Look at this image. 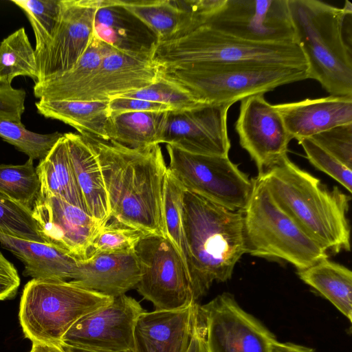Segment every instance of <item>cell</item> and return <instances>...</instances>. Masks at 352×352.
I'll list each match as a JSON object with an SVG mask.
<instances>
[{
  "label": "cell",
  "mask_w": 352,
  "mask_h": 352,
  "mask_svg": "<svg viewBox=\"0 0 352 352\" xmlns=\"http://www.w3.org/2000/svg\"><path fill=\"white\" fill-rule=\"evenodd\" d=\"M36 170L40 183L38 195L59 197L87 212L64 133L47 155L39 160Z\"/></svg>",
  "instance_id": "26"
},
{
  "label": "cell",
  "mask_w": 352,
  "mask_h": 352,
  "mask_svg": "<svg viewBox=\"0 0 352 352\" xmlns=\"http://www.w3.org/2000/svg\"><path fill=\"white\" fill-rule=\"evenodd\" d=\"M170 173L188 190L233 210H243L253 181L228 156L188 153L166 144Z\"/></svg>",
  "instance_id": "9"
},
{
  "label": "cell",
  "mask_w": 352,
  "mask_h": 352,
  "mask_svg": "<svg viewBox=\"0 0 352 352\" xmlns=\"http://www.w3.org/2000/svg\"><path fill=\"white\" fill-rule=\"evenodd\" d=\"M298 275L351 322L352 272L349 268L326 258L298 270Z\"/></svg>",
  "instance_id": "28"
},
{
  "label": "cell",
  "mask_w": 352,
  "mask_h": 352,
  "mask_svg": "<svg viewBox=\"0 0 352 352\" xmlns=\"http://www.w3.org/2000/svg\"><path fill=\"white\" fill-rule=\"evenodd\" d=\"M81 135L98 158L110 219L148 234L166 236L164 196L168 167L160 144L133 148L89 133Z\"/></svg>",
  "instance_id": "1"
},
{
  "label": "cell",
  "mask_w": 352,
  "mask_h": 352,
  "mask_svg": "<svg viewBox=\"0 0 352 352\" xmlns=\"http://www.w3.org/2000/svg\"><path fill=\"white\" fill-rule=\"evenodd\" d=\"M19 285L17 270L0 252V300L14 298Z\"/></svg>",
  "instance_id": "43"
},
{
  "label": "cell",
  "mask_w": 352,
  "mask_h": 352,
  "mask_svg": "<svg viewBox=\"0 0 352 352\" xmlns=\"http://www.w3.org/2000/svg\"><path fill=\"white\" fill-rule=\"evenodd\" d=\"M67 352H112V351H98V350H93L88 349L81 347L77 346H63ZM123 352H133V351H123Z\"/></svg>",
  "instance_id": "47"
},
{
  "label": "cell",
  "mask_w": 352,
  "mask_h": 352,
  "mask_svg": "<svg viewBox=\"0 0 352 352\" xmlns=\"http://www.w3.org/2000/svg\"><path fill=\"white\" fill-rule=\"evenodd\" d=\"M144 311L131 296L114 297L107 305L77 320L64 335L61 344L104 351H133L135 323Z\"/></svg>",
  "instance_id": "14"
},
{
  "label": "cell",
  "mask_w": 352,
  "mask_h": 352,
  "mask_svg": "<svg viewBox=\"0 0 352 352\" xmlns=\"http://www.w3.org/2000/svg\"><path fill=\"white\" fill-rule=\"evenodd\" d=\"M108 107L110 116L126 112L173 111L170 107L164 104L124 97L110 100Z\"/></svg>",
  "instance_id": "42"
},
{
  "label": "cell",
  "mask_w": 352,
  "mask_h": 352,
  "mask_svg": "<svg viewBox=\"0 0 352 352\" xmlns=\"http://www.w3.org/2000/svg\"><path fill=\"white\" fill-rule=\"evenodd\" d=\"M230 107L206 104L168 111L162 143L194 154L228 156L230 142L227 115Z\"/></svg>",
  "instance_id": "17"
},
{
  "label": "cell",
  "mask_w": 352,
  "mask_h": 352,
  "mask_svg": "<svg viewBox=\"0 0 352 352\" xmlns=\"http://www.w3.org/2000/svg\"><path fill=\"white\" fill-rule=\"evenodd\" d=\"M184 190V188L168 169L164 196L165 234L176 248L189 276V256L183 223Z\"/></svg>",
  "instance_id": "32"
},
{
  "label": "cell",
  "mask_w": 352,
  "mask_h": 352,
  "mask_svg": "<svg viewBox=\"0 0 352 352\" xmlns=\"http://www.w3.org/2000/svg\"><path fill=\"white\" fill-rule=\"evenodd\" d=\"M26 15L35 37L36 56L50 43L56 28L60 0H12Z\"/></svg>",
  "instance_id": "35"
},
{
  "label": "cell",
  "mask_w": 352,
  "mask_h": 352,
  "mask_svg": "<svg viewBox=\"0 0 352 352\" xmlns=\"http://www.w3.org/2000/svg\"><path fill=\"white\" fill-rule=\"evenodd\" d=\"M120 97L164 104L173 111H184L206 104L180 85L162 76L160 72L159 78L153 84Z\"/></svg>",
  "instance_id": "37"
},
{
  "label": "cell",
  "mask_w": 352,
  "mask_h": 352,
  "mask_svg": "<svg viewBox=\"0 0 352 352\" xmlns=\"http://www.w3.org/2000/svg\"><path fill=\"white\" fill-rule=\"evenodd\" d=\"M37 231L45 243L78 261L87 259L90 246L102 226L82 209L63 199L38 195L32 208Z\"/></svg>",
  "instance_id": "18"
},
{
  "label": "cell",
  "mask_w": 352,
  "mask_h": 352,
  "mask_svg": "<svg viewBox=\"0 0 352 352\" xmlns=\"http://www.w3.org/2000/svg\"><path fill=\"white\" fill-rule=\"evenodd\" d=\"M30 352H67L62 345L33 342Z\"/></svg>",
  "instance_id": "46"
},
{
  "label": "cell",
  "mask_w": 352,
  "mask_h": 352,
  "mask_svg": "<svg viewBox=\"0 0 352 352\" xmlns=\"http://www.w3.org/2000/svg\"><path fill=\"white\" fill-rule=\"evenodd\" d=\"M113 50L114 48L94 35L85 52L70 70L56 78L34 84V96L38 100H60L89 76Z\"/></svg>",
  "instance_id": "30"
},
{
  "label": "cell",
  "mask_w": 352,
  "mask_h": 352,
  "mask_svg": "<svg viewBox=\"0 0 352 352\" xmlns=\"http://www.w3.org/2000/svg\"><path fill=\"white\" fill-rule=\"evenodd\" d=\"M113 299L72 280L32 278L21 297L19 322L32 342L62 345L64 335L77 320Z\"/></svg>",
  "instance_id": "7"
},
{
  "label": "cell",
  "mask_w": 352,
  "mask_h": 352,
  "mask_svg": "<svg viewBox=\"0 0 352 352\" xmlns=\"http://www.w3.org/2000/svg\"><path fill=\"white\" fill-rule=\"evenodd\" d=\"M155 36L157 43L174 39L204 25L189 0H117Z\"/></svg>",
  "instance_id": "23"
},
{
  "label": "cell",
  "mask_w": 352,
  "mask_h": 352,
  "mask_svg": "<svg viewBox=\"0 0 352 352\" xmlns=\"http://www.w3.org/2000/svg\"><path fill=\"white\" fill-rule=\"evenodd\" d=\"M292 139L300 140L352 124V96H329L274 104Z\"/></svg>",
  "instance_id": "20"
},
{
  "label": "cell",
  "mask_w": 352,
  "mask_h": 352,
  "mask_svg": "<svg viewBox=\"0 0 352 352\" xmlns=\"http://www.w3.org/2000/svg\"><path fill=\"white\" fill-rule=\"evenodd\" d=\"M153 60L160 71L204 65L255 64L307 67L296 43H263L244 40L207 25L172 40L158 42Z\"/></svg>",
  "instance_id": "5"
},
{
  "label": "cell",
  "mask_w": 352,
  "mask_h": 352,
  "mask_svg": "<svg viewBox=\"0 0 352 352\" xmlns=\"http://www.w3.org/2000/svg\"><path fill=\"white\" fill-rule=\"evenodd\" d=\"M148 233L122 224L112 219L102 226L94 239L87 258L99 254H116L133 251Z\"/></svg>",
  "instance_id": "36"
},
{
  "label": "cell",
  "mask_w": 352,
  "mask_h": 352,
  "mask_svg": "<svg viewBox=\"0 0 352 352\" xmlns=\"http://www.w3.org/2000/svg\"><path fill=\"white\" fill-rule=\"evenodd\" d=\"M0 244L23 263L25 276L65 281L76 277L80 261L52 244L24 240L1 232Z\"/></svg>",
  "instance_id": "24"
},
{
  "label": "cell",
  "mask_w": 352,
  "mask_h": 352,
  "mask_svg": "<svg viewBox=\"0 0 352 352\" xmlns=\"http://www.w3.org/2000/svg\"><path fill=\"white\" fill-rule=\"evenodd\" d=\"M310 163L344 186L349 192L352 189V171L321 148L311 138L298 140Z\"/></svg>",
  "instance_id": "39"
},
{
  "label": "cell",
  "mask_w": 352,
  "mask_h": 352,
  "mask_svg": "<svg viewBox=\"0 0 352 352\" xmlns=\"http://www.w3.org/2000/svg\"><path fill=\"white\" fill-rule=\"evenodd\" d=\"M64 135L87 212L103 226L109 221L111 212L98 158L81 135L66 133Z\"/></svg>",
  "instance_id": "25"
},
{
  "label": "cell",
  "mask_w": 352,
  "mask_h": 352,
  "mask_svg": "<svg viewBox=\"0 0 352 352\" xmlns=\"http://www.w3.org/2000/svg\"><path fill=\"white\" fill-rule=\"evenodd\" d=\"M140 269L135 250L129 252L99 254L78 263L77 285L111 297L125 294L137 286Z\"/></svg>",
  "instance_id": "21"
},
{
  "label": "cell",
  "mask_w": 352,
  "mask_h": 352,
  "mask_svg": "<svg viewBox=\"0 0 352 352\" xmlns=\"http://www.w3.org/2000/svg\"><path fill=\"white\" fill-rule=\"evenodd\" d=\"M63 135L57 131L36 133L27 129L22 122L0 119V138L33 160L44 158Z\"/></svg>",
  "instance_id": "34"
},
{
  "label": "cell",
  "mask_w": 352,
  "mask_h": 352,
  "mask_svg": "<svg viewBox=\"0 0 352 352\" xmlns=\"http://www.w3.org/2000/svg\"><path fill=\"white\" fill-rule=\"evenodd\" d=\"M168 111L126 112L111 116L108 141L129 148L162 143Z\"/></svg>",
  "instance_id": "29"
},
{
  "label": "cell",
  "mask_w": 352,
  "mask_h": 352,
  "mask_svg": "<svg viewBox=\"0 0 352 352\" xmlns=\"http://www.w3.org/2000/svg\"><path fill=\"white\" fill-rule=\"evenodd\" d=\"M205 25L256 43H295L288 0H225Z\"/></svg>",
  "instance_id": "13"
},
{
  "label": "cell",
  "mask_w": 352,
  "mask_h": 352,
  "mask_svg": "<svg viewBox=\"0 0 352 352\" xmlns=\"http://www.w3.org/2000/svg\"><path fill=\"white\" fill-rule=\"evenodd\" d=\"M140 294L157 310H173L197 302L185 265L167 236L148 234L135 248Z\"/></svg>",
  "instance_id": "10"
},
{
  "label": "cell",
  "mask_w": 352,
  "mask_h": 352,
  "mask_svg": "<svg viewBox=\"0 0 352 352\" xmlns=\"http://www.w3.org/2000/svg\"><path fill=\"white\" fill-rule=\"evenodd\" d=\"M94 35L122 52L153 56L157 41L155 34L117 0H104L94 22Z\"/></svg>",
  "instance_id": "22"
},
{
  "label": "cell",
  "mask_w": 352,
  "mask_h": 352,
  "mask_svg": "<svg viewBox=\"0 0 352 352\" xmlns=\"http://www.w3.org/2000/svg\"><path fill=\"white\" fill-rule=\"evenodd\" d=\"M235 129L241 147L255 162L258 174L287 155L292 138L274 104L269 103L264 94L241 101Z\"/></svg>",
  "instance_id": "16"
},
{
  "label": "cell",
  "mask_w": 352,
  "mask_h": 352,
  "mask_svg": "<svg viewBox=\"0 0 352 352\" xmlns=\"http://www.w3.org/2000/svg\"><path fill=\"white\" fill-rule=\"evenodd\" d=\"M39 190L33 160L19 165L0 164V193L32 210Z\"/></svg>",
  "instance_id": "33"
},
{
  "label": "cell",
  "mask_w": 352,
  "mask_h": 352,
  "mask_svg": "<svg viewBox=\"0 0 352 352\" xmlns=\"http://www.w3.org/2000/svg\"><path fill=\"white\" fill-rule=\"evenodd\" d=\"M270 352H315L314 349L290 342H280L276 340L272 344Z\"/></svg>",
  "instance_id": "45"
},
{
  "label": "cell",
  "mask_w": 352,
  "mask_h": 352,
  "mask_svg": "<svg viewBox=\"0 0 352 352\" xmlns=\"http://www.w3.org/2000/svg\"><path fill=\"white\" fill-rule=\"evenodd\" d=\"M160 69L151 55L115 50L60 100L109 101L153 84Z\"/></svg>",
  "instance_id": "15"
},
{
  "label": "cell",
  "mask_w": 352,
  "mask_h": 352,
  "mask_svg": "<svg viewBox=\"0 0 352 352\" xmlns=\"http://www.w3.org/2000/svg\"><path fill=\"white\" fill-rule=\"evenodd\" d=\"M252 181L250 197L242 210L245 254L282 259L298 270L328 258L327 251L276 203L261 178Z\"/></svg>",
  "instance_id": "6"
},
{
  "label": "cell",
  "mask_w": 352,
  "mask_h": 352,
  "mask_svg": "<svg viewBox=\"0 0 352 352\" xmlns=\"http://www.w3.org/2000/svg\"><path fill=\"white\" fill-rule=\"evenodd\" d=\"M294 42L307 63V78L319 82L331 96H352L351 38L346 25L352 5L339 8L318 0H288Z\"/></svg>",
  "instance_id": "4"
},
{
  "label": "cell",
  "mask_w": 352,
  "mask_h": 352,
  "mask_svg": "<svg viewBox=\"0 0 352 352\" xmlns=\"http://www.w3.org/2000/svg\"><path fill=\"white\" fill-rule=\"evenodd\" d=\"M108 102L38 100L35 107L40 115L70 125L80 135L89 133L108 141L110 118Z\"/></svg>",
  "instance_id": "27"
},
{
  "label": "cell",
  "mask_w": 352,
  "mask_h": 352,
  "mask_svg": "<svg viewBox=\"0 0 352 352\" xmlns=\"http://www.w3.org/2000/svg\"><path fill=\"white\" fill-rule=\"evenodd\" d=\"M18 76L37 81L36 52L24 28H20L0 41V85H12Z\"/></svg>",
  "instance_id": "31"
},
{
  "label": "cell",
  "mask_w": 352,
  "mask_h": 352,
  "mask_svg": "<svg viewBox=\"0 0 352 352\" xmlns=\"http://www.w3.org/2000/svg\"><path fill=\"white\" fill-rule=\"evenodd\" d=\"M160 74L204 104H230L307 78V68L281 65H204Z\"/></svg>",
  "instance_id": "8"
},
{
  "label": "cell",
  "mask_w": 352,
  "mask_h": 352,
  "mask_svg": "<svg viewBox=\"0 0 352 352\" xmlns=\"http://www.w3.org/2000/svg\"><path fill=\"white\" fill-rule=\"evenodd\" d=\"M0 232L24 240L45 243L37 231L32 210L1 193Z\"/></svg>",
  "instance_id": "38"
},
{
  "label": "cell",
  "mask_w": 352,
  "mask_h": 352,
  "mask_svg": "<svg viewBox=\"0 0 352 352\" xmlns=\"http://www.w3.org/2000/svg\"><path fill=\"white\" fill-rule=\"evenodd\" d=\"M199 306L194 302L177 309L145 311L135 323L133 352H186Z\"/></svg>",
  "instance_id": "19"
},
{
  "label": "cell",
  "mask_w": 352,
  "mask_h": 352,
  "mask_svg": "<svg viewBox=\"0 0 352 352\" xmlns=\"http://www.w3.org/2000/svg\"><path fill=\"white\" fill-rule=\"evenodd\" d=\"M183 223L195 301L214 282L230 279L245 254L242 210H233L184 188Z\"/></svg>",
  "instance_id": "2"
},
{
  "label": "cell",
  "mask_w": 352,
  "mask_h": 352,
  "mask_svg": "<svg viewBox=\"0 0 352 352\" xmlns=\"http://www.w3.org/2000/svg\"><path fill=\"white\" fill-rule=\"evenodd\" d=\"M258 176L276 203L324 249L350 250L349 196L337 186L329 190L287 155Z\"/></svg>",
  "instance_id": "3"
},
{
  "label": "cell",
  "mask_w": 352,
  "mask_h": 352,
  "mask_svg": "<svg viewBox=\"0 0 352 352\" xmlns=\"http://www.w3.org/2000/svg\"><path fill=\"white\" fill-rule=\"evenodd\" d=\"M104 0H60L52 37L37 55V81L56 78L70 70L87 49L94 36V22Z\"/></svg>",
  "instance_id": "12"
},
{
  "label": "cell",
  "mask_w": 352,
  "mask_h": 352,
  "mask_svg": "<svg viewBox=\"0 0 352 352\" xmlns=\"http://www.w3.org/2000/svg\"><path fill=\"white\" fill-rule=\"evenodd\" d=\"M310 138L343 165L352 168V124L333 127Z\"/></svg>",
  "instance_id": "40"
},
{
  "label": "cell",
  "mask_w": 352,
  "mask_h": 352,
  "mask_svg": "<svg viewBox=\"0 0 352 352\" xmlns=\"http://www.w3.org/2000/svg\"><path fill=\"white\" fill-rule=\"evenodd\" d=\"M25 98L26 92L23 89L0 85V119L22 122Z\"/></svg>",
  "instance_id": "41"
},
{
  "label": "cell",
  "mask_w": 352,
  "mask_h": 352,
  "mask_svg": "<svg viewBox=\"0 0 352 352\" xmlns=\"http://www.w3.org/2000/svg\"><path fill=\"white\" fill-rule=\"evenodd\" d=\"M186 352H206L204 344V327L199 313L195 323Z\"/></svg>",
  "instance_id": "44"
},
{
  "label": "cell",
  "mask_w": 352,
  "mask_h": 352,
  "mask_svg": "<svg viewBox=\"0 0 352 352\" xmlns=\"http://www.w3.org/2000/svg\"><path fill=\"white\" fill-rule=\"evenodd\" d=\"M206 352H270L274 336L229 293L199 306Z\"/></svg>",
  "instance_id": "11"
}]
</instances>
